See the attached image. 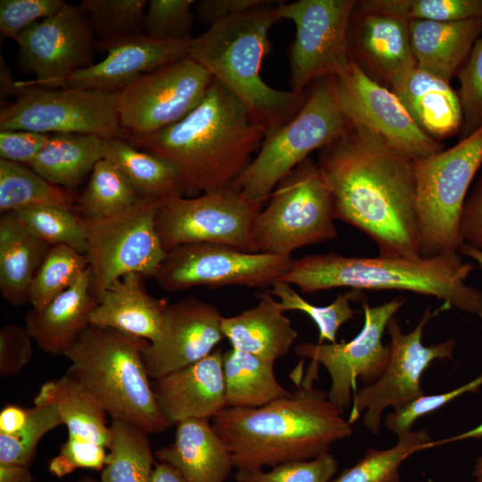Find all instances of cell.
<instances>
[{"label": "cell", "mask_w": 482, "mask_h": 482, "mask_svg": "<svg viewBox=\"0 0 482 482\" xmlns=\"http://www.w3.org/2000/svg\"><path fill=\"white\" fill-rule=\"evenodd\" d=\"M148 1L84 0L79 4L89 19L96 46L141 34Z\"/></svg>", "instance_id": "cell-41"}, {"label": "cell", "mask_w": 482, "mask_h": 482, "mask_svg": "<svg viewBox=\"0 0 482 482\" xmlns=\"http://www.w3.org/2000/svg\"><path fill=\"white\" fill-rule=\"evenodd\" d=\"M262 204L230 183L196 197L160 201L156 230L166 252L187 244L209 243L257 253L254 225Z\"/></svg>", "instance_id": "cell-10"}, {"label": "cell", "mask_w": 482, "mask_h": 482, "mask_svg": "<svg viewBox=\"0 0 482 482\" xmlns=\"http://www.w3.org/2000/svg\"><path fill=\"white\" fill-rule=\"evenodd\" d=\"M29 467L0 464V482H33Z\"/></svg>", "instance_id": "cell-56"}, {"label": "cell", "mask_w": 482, "mask_h": 482, "mask_svg": "<svg viewBox=\"0 0 482 482\" xmlns=\"http://www.w3.org/2000/svg\"><path fill=\"white\" fill-rule=\"evenodd\" d=\"M349 57L367 72L390 83L415 68L409 21L387 12L367 9L358 1L347 37Z\"/></svg>", "instance_id": "cell-22"}, {"label": "cell", "mask_w": 482, "mask_h": 482, "mask_svg": "<svg viewBox=\"0 0 482 482\" xmlns=\"http://www.w3.org/2000/svg\"><path fill=\"white\" fill-rule=\"evenodd\" d=\"M29 408L15 404H6L0 411V434H12L27 420Z\"/></svg>", "instance_id": "cell-55"}, {"label": "cell", "mask_w": 482, "mask_h": 482, "mask_svg": "<svg viewBox=\"0 0 482 482\" xmlns=\"http://www.w3.org/2000/svg\"><path fill=\"white\" fill-rule=\"evenodd\" d=\"M461 254L466 255L475 261L482 268V252L478 249L463 243L459 250Z\"/></svg>", "instance_id": "cell-60"}, {"label": "cell", "mask_w": 482, "mask_h": 482, "mask_svg": "<svg viewBox=\"0 0 482 482\" xmlns=\"http://www.w3.org/2000/svg\"><path fill=\"white\" fill-rule=\"evenodd\" d=\"M148 343L89 325L63 356L71 362L67 374L78 379L112 420L158 434L170 427L158 410L142 358Z\"/></svg>", "instance_id": "cell-6"}, {"label": "cell", "mask_w": 482, "mask_h": 482, "mask_svg": "<svg viewBox=\"0 0 482 482\" xmlns=\"http://www.w3.org/2000/svg\"><path fill=\"white\" fill-rule=\"evenodd\" d=\"M457 75L463 115L462 139L482 126V33Z\"/></svg>", "instance_id": "cell-47"}, {"label": "cell", "mask_w": 482, "mask_h": 482, "mask_svg": "<svg viewBox=\"0 0 482 482\" xmlns=\"http://www.w3.org/2000/svg\"><path fill=\"white\" fill-rule=\"evenodd\" d=\"M431 441L426 429L411 430L388 449H368L359 461L330 482H400L403 461L416 452L430 449Z\"/></svg>", "instance_id": "cell-38"}, {"label": "cell", "mask_w": 482, "mask_h": 482, "mask_svg": "<svg viewBox=\"0 0 482 482\" xmlns=\"http://www.w3.org/2000/svg\"><path fill=\"white\" fill-rule=\"evenodd\" d=\"M226 407L257 408L289 391L274 373V363L231 347L223 353ZM225 407V408H226Z\"/></svg>", "instance_id": "cell-34"}, {"label": "cell", "mask_w": 482, "mask_h": 482, "mask_svg": "<svg viewBox=\"0 0 482 482\" xmlns=\"http://www.w3.org/2000/svg\"><path fill=\"white\" fill-rule=\"evenodd\" d=\"M104 158L120 170L141 198L162 200L187 193L181 173L175 165L127 140L105 139Z\"/></svg>", "instance_id": "cell-33"}, {"label": "cell", "mask_w": 482, "mask_h": 482, "mask_svg": "<svg viewBox=\"0 0 482 482\" xmlns=\"http://www.w3.org/2000/svg\"><path fill=\"white\" fill-rule=\"evenodd\" d=\"M20 59L36 75L16 87H57L73 73L93 65L95 35L85 10L65 3L54 14L37 21L17 37Z\"/></svg>", "instance_id": "cell-19"}, {"label": "cell", "mask_w": 482, "mask_h": 482, "mask_svg": "<svg viewBox=\"0 0 482 482\" xmlns=\"http://www.w3.org/2000/svg\"><path fill=\"white\" fill-rule=\"evenodd\" d=\"M76 482H100V480L96 479L92 476L86 475L79 478Z\"/></svg>", "instance_id": "cell-62"}, {"label": "cell", "mask_w": 482, "mask_h": 482, "mask_svg": "<svg viewBox=\"0 0 482 482\" xmlns=\"http://www.w3.org/2000/svg\"><path fill=\"white\" fill-rule=\"evenodd\" d=\"M54 404L68 429V438L95 443L108 449L111 428L106 411L75 378L69 374L43 384L34 404Z\"/></svg>", "instance_id": "cell-31"}, {"label": "cell", "mask_w": 482, "mask_h": 482, "mask_svg": "<svg viewBox=\"0 0 482 482\" xmlns=\"http://www.w3.org/2000/svg\"><path fill=\"white\" fill-rule=\"evenodd\" d=\"M140 199L120 170L103 158L95 165L77 198L76 212L86 219L105 218L129 208Z\"/></svg>", "instance_id": "cell-37"}, {"label": "cell", "mask_w": 482, "mask_h": 482, "mask_svg": "<svg viewBox=\"0 0 482 482\" xmlns=\"http://www.w3.org/2000/svg\"><path fill=\"white\" fill-rule=\"evenodd\" d=\"M65 3L62 0H1V39L11 38L16 41L24 29L54 14Z\"/></svg>", "instance_id": "cell-49"}, {"label": "cell", "mask_w": 482, "mask_h": 482, "mask_svg": "<svg viewBox=\"0 0 482 482\" xmlns=\"http://www.w3.org/2000/svg\"><path fill=\"white\" fill-rule=\"evenodd\" d=\"M481 164L482 126L453 147L414 161L422 256L459 253L462 208Z\"/></svg>", "instance_id": "cell-7"}, {"label": "cell", "mask_w": 482, "mask_h": 482, "mask_svg": "<svg viewBox=\"0 0 482 482\" xmlns=\"http://www.w3.org/2000/svg\"><path fill=\"white\" fill-rule=\"evenodd\" d=\"M212 81L190 56L132 80L117 92L118 116L128 142L185 118L204 100Z\"/></svg>", "instance_id": "cell-13"}, {"label": "cell", "mask_w": 482, "mask_h": 482, "mask_svg": "<svg viewBox=\"0 0 482 482\" xmlns=\"http://www.w3.org/2000/svg\"><path fill=\"white\" fill-rule=\"evenodd\" d=\"M317 164L336 220L370 237L381 256H422L413 160L369 129L350 123L320 149Z\"/></svg>", "instance_id": "cell-1"}, {"label": "cell", "mask_w": 482, "mask_h": 482, "mask_svg": "<svg viewBox=\"0 0 482 482\" xmlns=\"http://www.w3.org/2000/svg\"><path fill=\"white\" fill-rule=\"evenodd\" d=\"M482 386V373L475 379L453 390L436 395H421L395 407L385 420L386 428L398 437L411 432L413 423L426 414L443 407L466 393H476Z\"/></svg>", "instance_id": "cell-48"}, {"label": "cell", "mask_w": 482, "mask_h": 482, "mask_svg": "<svg viewBox=\"0 0 482 482\" xmlns=\"http://www.w3.org/2000/svg\"><path fill=\"white\" fill-rule=\"evenodd\" d=\"M222 317L213 304L193 295L169 304L157 338L142 350L149 377L159 379L212 353L224 337Z\"/></svg>", "instance_id": "cell-20"}, {"label": "cell", "mask_w": 482, "mask_h": 482, "mask_svg": "<svg viewBox=\"0 0 482 482\" xmlns=\"http://www.w3.org/2000/svg\"><path fill=\"white\" fill-rule=\"evenodd\" d=\"M194 0H150L142 31L153 39L173 41L192 38Z\"/></svg>", "instance_id": "cell-45"}, {"label": "cell", "mask_w": 482, "mask_h": 482, "mask_svg": "<svg viewBox=\"0 0 482 482\" xmlns=\"http://www.w3.org/2000/svg\"><path fill=\"white\" fill-rule=\"evenodd\" d=\"M32 337L25 326L7 324L0 329V375H17L32 357Z\"/></svg>", "instance_id": "cell-51"}, {"label": "cell", "mask_w": 482, "mask_h": 482, "mask_svg": "<svg viewBox=\"0 0 482 482\" xmlns=\"http://www.w3.org/2000/svg\"><path fill=\"white\" fill-rule=\"evenodd\" d=\"M223 351L171 372L153 385L156 404L169 427L188 419H210L226 407Z\"/></svg>", "instance_id": "cell-23"}, {"label": "cell", "mask_w": 482, "mask_h": 482, "mask_svg": "<svg viewBox=\"0 0 482 482\" xmlns=\"http://www.w3.org/2000/svg\"><path fill=\"white\" fill-rule=\"evenodd\" d=\"M173 442L154 453L187 482H226L232 471L229 450L210 419H188L178 423Z\"/></svg>", "instance_id": "cell-25"}, {"label": "cell", "mask_w": 482, "mask_h": 482, "mask_svg": "<svg viewBox=\"0 0 482 482\" xmlns=\"http://www.w3.org/2000/svg\"><path fill=\"white\" fill-rule=\"evenodd\" d=\"M404 298H394L381 305L362 304L364 323L350 341L340 343H300L295 353L323 365L331 379L329 401L344 413L355 391L357 378L365 386L375 382L385 370L390 356V345H383L382 335L389 320L404 304Z\"/></svg>", "instance_id": "cell-18"}, {"label": "cell", "mask_w": 482, "mask_h": 482, "mask_svg": "<svg viewBox=\"0 0 482 482\" xmlns=\"http://www.w3.org/2000/svg\"><path fill=\"white\" fill-rule=\"evenodd\" d=\"M73 192L55 185L30 167L0 159V211L14 212L34 206H56L76 212Z\"/></svg>", "instance_id": "cell-35"}, {"label": "cell", "mask_w": 482, "mask_h": 482, "mask_svg": "<svg viewBox=\"0 0 482 482\" xmlns=\"http://www.w3.org/2000/svg\"><path fill=\"white\" fill-rule=\"evenodd\" d=\"M318 366L311 362L302 379L303 366L298 365L292 375L297 387L287 395L257 408L226 407L211 420L234 468L262 469L311 460L353 434L328 393L313 386Z\"/></svg>", "instance_id": "cell-2"}, {"label": "cell", "mask_w": 482, "mask_h": 482, "mask_svg": "<svg viewBox=\"0 0 482 482\" xmlns=\"http://www.w3.org/2000/svg\"><path fill=\"white\" fill-rule=\"evenodd\" d=\"M436 312L428 307L413 330L404 334L394 316L386 329L390 337V356L382 375L372 384L354 394L348 421L355 422L362 411L363 424L378 435L383 411L397 407L424 394L420 380L423 372L435 360L453 359L456 342L449 339L430 345L422 343L423 329Z\"/></svg>", "instance_id": "cell-16"}, {"label": "cell", "mask_w": 482, "mask_h": 482, "mask_svg": "<svg viewBox=\"0 0 482 482\" xmlns=\"http://www.w3.org/2000/svg\"><path fill=\"white\" fill-rule=\"evenodd\" d=\"M417 66L450 82L467 60L482 33V18L441 22L409 21Z\"/></svg>", "instance_id": "cell-29"}, {"label": "cell", "mask_w": 482, "mask_h": 482, "mask_svg": "<svg viewBox=\"0 0 482 482\" xmlns=\"http://www.w3.org/2000/svg\"><path fill=\"white\" fill-rule=\"evenodd\" d=\"M359 4L407 21H460L482 18V0H364Z\"/></svg>", "instance_id": "cell-44"}, {"label": "cell", "mask_w": 482, "mask_h": 482, "mask_svg": "<svg viewBox=\"0 0 482 482\" xmlns=\"http://www.w3.org/2000/svg\"><path fill=\"white\" fill-rule=\"evenodd\" d=\"M472 475L475 478V482H482V454L475 461Z\"/></svg>", "instance_id": "cell-61"}, {"label": "cell", "mask_w": 482, "mask_h": 482, "mask_svg": "<svg viewBox=\"0 0 482 482\" xmlns=\"http://www.w3.org/2000/svg\"><path fill=\"white\" fill-rule=\"evenodd\" d=\"M33 235L50 246L66 245L86 253L87 236L82 218L56 206H34L12 212Z\"/></svg>", "instance_id": "cell-42"}, {"label": "cell", "mask_w": 482, "mask_h": 482, "mask_svg": "<svg viewBox=\"0 0 482 482\" xmlns=\"http://www.w3.org/2000/svg\"><path fill=\"white\" fill-rule=\"evenodd\" d=\"M416 124L440 141L461 131L462 107L450 82L416 66L390 83Z\"/></svg>", "instance_id": "cell-24"}, {"label": "cell", "mask_w": 482, "mask_h": 482, "mask_svg": "<svg viewBox=\"0 0 482 482\" xmlns=\"http://www.w3.org/2000/svg\"><path fill=\"white\" fill-rule=\"evenodd\" d=\"M473 269L460 253L354 257L329 252L293 259L278 280L304 294L334 287L409 291L442 300L440 311L454 308L482 318V291L466 283Z\"/></svg>", "instance_id": "cell-4"}, {"label": "cell", "mask_w": 482, "mask_h": 482, "mask_svg": "<svg viewBox=\"0 0 482 482\" xmlns=\"http://www.w3.org/2000/svg\"><path fill=\"white\" fill-rule=\"evenodd\" d=\"M460 232L463 243L482 252V176L464 203Z\"/></svg>", "instance_id": "cell-53"}, {"label": "cell", "mask_w": 482, "mask_h": 482, "mask_svg": "<svg viewBox=\"0 0 482 482\" xmlns=\"http://www.w3.org/2000/svg\"><path fill=\"white\" fill-rule=\"evenodd\" d=\"M331 78L337 102L349 123L369 129L413 161L444 150L440 141L416 124L396 95L352 58Z\"/></svg>", "instance_id": "cell-17"}, {"label": "cell", "mask_w": 482, "mask_h": 482, "mask_svg": "<svg viewBox=\"0 0 482 482\" xmlns=\"http://www.w3.org/2000/svg\"><path fill=\"white\" fill-rule=\"evenodd\" d=\"M50 245L33 235L12 212L0 219V291L12 306L29 303L33 279Z\"/></svg>", "instance_id": "cell-30"}, {"label": "cell", "mask_w": 482, "mask_h": 482, "mask_svg": "<svg viewBox=\"0 0 482 482\" xmlns=\"http://www.w3.org/2000/svg\"><path fill=\"white\" fill-rule=\"evenodd\" d=\"M331 194L317 162L307 158L275 187L259 212L253 231L257 253L283 256L302 247L334 239Z\"/></svg>", "instance_id": "cell-9"}, {"label": "cell", "mask_w": 482, "mask_h": 482, "mask_svg": "<svg viewBox=\"0 0 482 482\" xmlns=\"http://www.w3.org/2000/svg\"><path fill=\"white\" fill-rule=\"evenodd\" d=\"M270 2V0H202L195 2V6L199 20L211 26Z\"/></svg>", "instance_id": "cell-54"}, {"label": "cell", "mask_w": 482, "mask_h": 482, "mask_svg": "<svg viewBox=\"0 0 482 482\" xmlns=\"http://www.w3.org/2000/svg\"><path fill=\"white\" fill-rule=\"evenodd\" d=\"M88 267L86 253L66 245L50 246L30 287L32 308L43 309L72 287Z\"/></svg>", "instance_id": "cell-39"}, {"label": "cell", "mask_w": 482, "mask_h": 482, "mask_svg": "<svg viewBox=\"0 0 482 482\" xmlns=\"http://www.w3.org/2000/svg\"><path fill=\"white\" fill-rule=\"evenodd\" d=\"M160 201L141 198L109 217H81L87 236L91 288L97 301L112 282L126 274L155 276L167 254L155 225Z\"/></svg>", "instance_id": "cell-11"}, {"label": "cell", "mask_w": 482, "mask_h": 482, "mask_svg": "<svg viewBox=\"0 0 482 482\" xmlns=\"http://www.w3.org/2000/svg\"><path fill=\"white\" fill-rule=\"evenodd\" d=\"M0 93L1 98L16 96L18 88L15 86L16 80L12 76V72L1 56L0 62Z\"/></svg>", "instance_id": "cell-57"}, {"label": "cell", "mask_w": 482, "mask_h": 482, "mask_svg": "<svg viewBox=\"0 0 482 482\" xmlns=\"http://www.w3.org/2000/svg\"><path fill=\"white\" fill-rule=\"evenodd\" d=\"M106 449L95 443L68 438L61 445L58 454L49 461L48 470L57 478L79 468L101 471L106 461Z\"/></svg>", "instance_id": "cell-50"}, {"label": "cell", "mask_w": 482, "mask_h": 482, "mask_svg": "<svg viewBox=\"0 0 482 482\" xmlns=\"http://www.w3.org/2000/svg\"><path fill=\"white\" fill-rule=\"evenodd\" d=\"M264 138L242 102L213 79L204 100L185 118L129 142L175 165L187 193L196 194L232 183Z\"/></svg>", "instance_id": "cell-3"}, {"label": "cell", "mask_w": 482, "mask_h": 482, "mask_svg": "<svg viewBox=\"0 0 482 482\" xmlns=\"http://www.w3.org/2000/svg\"><path fill=\"white\" fill-rule=\"evenodd\" d=\"M470 438H475V439L482 438V423L480 425L477 426L476 428H471V429H470V430H468L466 432L461 433L459 435H456V436H451V437H448V438H445V439H442V440H438V441H436V442L431 441L430 442V448L437 446V445H444V444L458 442V441L470 439Z\"/></svg>", "instance_id": "cell-59"}, {"label": "cell", "mask_w": 482, "mask_h": 482, "mask_svg": "<svg viewBox=\"0 0 482 482\" xmlns=\"http://www.w3.org/2000/svg\"><path fill=\"white\" fill-rule=\"evenodd\" d=\"M193 38L164 41L144 33L96 46L102 61L73 73L57 87L117 93L140 75L189 56Z\"/></svg>", "instance_id": "cell-21"}, {"label": "cell", "mask_w": 482, "mask_h": 482, "mask_svg": "<svg viewBox=\"0 0 482 482\" xmlns=\"http://www.w3.org/2000/svg\"><path fill=\"white\" fill-rule=\"evenodd\" d=\"M269 293L278 299V304L283 312L300 311L314 321L319 329L318 344L325 340L328 343L337 342L338 328L354 318L355 311L351 307V303L362 296V290L350 289L339 295L330 304L319 306L303 299L289 284L282 280H276Z\"/></svg>", "instance_id": "cell-40"}, {"label": "cell", "mask_w": 482, "mask_h": 482, "mask_svg": "<svg viewBox=\"0 0 482 482\" xmlns=\"http://www.w3.org/2000/svg\"><path fill=\"white\" fill-rule=\"evenodd\" d=\"M292 261L291 256L246 253L216 244H187L167 252L154 278L168 292L200 286L266 287L287 271Z\"/></svg>", "instance_id": "cell-15"}, {"label": "cell", "mask_w": 482, "mask_h": 482, "mask_svg": "<svg viewBox=\"0 0 482 482\" xmlns=\"http://www.w3.org/2000/svg\"><path fill=\"white\" fill-rule=\"evenodd\" d=\"M110 428V452L100 482H151L155 464L149 434L120 420H112Z\"/></svg>", "instance_id": "cell-36"}, {"label": "cell", "mask_w": 482, "mask_h": 482, "mask_svg": "<svg viewBox=\"0 0 482 482\" xmlns=\"http://www.w3.org/2000/svg\"><path fill=\"white\" fill-rule=\"evenodd\" d=\"M62 424L54 404H34L21 428L12 434H0V464L29 467L41 438Z\"/></svg>", "instance_id": "cell-43"}, {"label": "cell", "mask_w": 482, "mask_h": 482, "mask_svg": "<svg viewBox=\"0 0 482 482\" xmlns=\"http://www.w3.org/2000/svg\"><path fill=\"white\" fill-rule=\"evenodd\" d=\"M143 277L132 272L112 282L97 301L90 316V325L154 342L169 304L145 289Z\"/></svg>", "instance_id": "cell-27"}, {"label": "cell", "mask_w": 482, "mask_h": 482, "mask_svg": "<svg viewBox=\"0 0 482 482\" xmlns=\"http://www.w3.org/2000/svg\"><path fill=\"white\" fill-rule=\"evenodd\" d=\"M105 138L96 135L55 134L29 167L48 181L73 190L104 158Z\"/></svg>", "instance_id": "cell-32"}, {"label": "cell", "mask_w": 482, "mask_h": 482, "mask_svg": "<svg viewBox=\"0 0 482 482\" xmlns=\"http://www.w3.org/2000/svg\"><path fill=\"white\" fill-rule=\"evenodd\" d=\"M96 304L88 267L72 287L43 309L31 308L25 315L24 326L43 352L64 355L90 325Z\"/></svg>", "instance_id": "cell-26"}, {"label": "cell", "mask_w": 482, "mask_h": 482, "mask_svg": "<svg viewBox=\"0 0 482 482\" xmlns=\"http://www.w3.org/2000/svg\"><path fill=\"white\" fill-rule=\"evenodd\" d=\"M349 124L337 102L332 78L314 81L298 113L264 138L258 154L232 183L262 204L289 172Z\"/></svg>", "instance_id": "cell-8"}, {"label": "cell", "mask_w": 482, "mask_h": 482, "mask_svg": "<svg viewBox=\"0 0 482 482\" xmlns=\"http://www.w3.org/2000/svg\"><path fill=\"white\" fill-rule=\"evenodd\" d=\"M0 110V130L96 135L128 141L117 112V93L69 87H17Z\"/></svg>", "instance_id": "cell-12"}, {"label": "cell", "mask_w": 482, "mask_h": 482, "mask_svg": "<svg viewBox=\"0 0 482 482\" xmlns=\"http://www.w3.org/2000/svg\"><path fill=\"white\" fill-rule=\"evenodd\" d=\"M279 1L231 16L194 37L189 56L221 83L246 108L265 137L291 120L303 106L308 90L282 91L261 76L270 49L269 31L280 19Z\"/></svg>", "instance_id": "cell-5"}, {"label": "cell", "mask_w": 482, "mask_h": 482, "mask_svg": "<svg viewBox=\"0 0 482 482\" xmlns=\"http://www.w3.org/2000/svg\"><path fill=\"white\" fill-rule=\"evenodd\" d=\"M257 297V305L235 316L222 317L221 331L231 347L274 363L288 353L298 332L272 295L264 292Z\"/></svg>", "instance_id": "cell-28"}, {"label": "cell", "mask_w": 482, "mask_h": 482, "mask_svg": "<svg viewBox=\"0 0 482 482\" xmlns=\"http://www.w3.org/2000/svg\"><path fill=\"white\" fill-rule=\"evenodd\" d=\"M354 0H299L277 4L278 18L294 22L289 49L291 90L337 75L348 62L347 37Z\"/></svg>", "instance_id": "cell-14"}, {"label": "cell", "mask_w": 482, "mask_h": 482, "mask_svg": "<svg viewBox=\"0 0 482 482\" xmlns=\"http://www.w3.org/2000/svg\"><path fill=\"white\" fill-rule=\"evenodd\" d=\"M338 464L329 453L311 460L285 462L269 471L262 469L237 470V482H330Z\"/></svg>", "instance_id": "cell-46"}, {"label": "cell", "mask_w": 482, "mask_h": 482, "mask_svg": "<svg viewBox=\"0 0 482 482\" xmlns=\"http://www.w3.org/2000/svg\"><path fill=\"white\" fill-rule=\"evenodd\" d=\"M53 135L29 130H0V158L29 166Z\"/></svg>", "instance_id": "cell-52"}, {"label": "cell", "mask_w": 482, "mask_h": 482, "mask_svg": "<svg viewBox=\"0 0 482 482\" xmlns=\"http://www.w3.org/2000/svg\"><path fill=\"white\" fill-rule=\"evenodd\" d=\"M151 482H187L181 474L166 463L154 465Z\"/></svg>", "instance_id": "cell-58"}]
</instances>
